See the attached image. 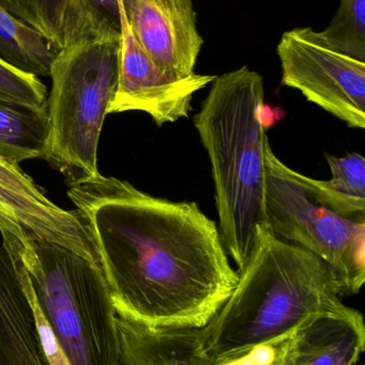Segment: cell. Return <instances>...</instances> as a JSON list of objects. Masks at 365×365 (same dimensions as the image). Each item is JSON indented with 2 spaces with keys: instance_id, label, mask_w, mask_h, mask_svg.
<instances>
[{
  "instance_id": "obj_1",
  "label": "cell",
  "mask_w": 365,
  "mask_h": 365,
  "mask_svg": "<svg viewBox=\"0 0 365 365\" xmlns=\"http://www.w3.org/2000/svg\"><path fill=\"white\" fill-rule=\"evenodd\" d=\"M119 317L156 329H203L237 285L218 225L195 202L154 197L99 175L69 185Z\"/></svg>"
},
{
  "instance_id": "obj_2",
  "label": "cell",
  "mask_w": 365,
  "mask_h": 365,
  "mask_svg": "<svg viewBox=\"0 0 365 365\" xmlns=\"http://www.w3.org/2000/svg\"><path fill=\"white\" fill-rule=\"evenodd\" d=\"M229 299L201 329L210 361L289 338L311 317L342 302L331 268L301 247L276 238L268 225Z\"/></svg>"
},
{
  "instance_id": "obj_3",
  "label": "cell",
  "mask_w": 365,
  "mask_h": 365,
  "mask_svg": "<svg viewBox=\"0 0 365 365\" xmlns=\"http://www.w3.org/2000/svg\"><path fill=\"white\" fill-rule=\"evenodd\" d=\"M0 234L19 264L49 365H119L117 313L101 266L26 231Z\"/></svg>"
},
{
  "instance_id": "obj_4",
  "label": "cell",
  "mask_w": 365,
  "mask_h": 365,
  "mask_svg": "<svg viewBox=\"0 0 365 365\" xmlns=\"http://www.w3.org/2000/svg\"><path fill=\"white\" fill-rule=\"evenodd\" d=\"M263 77L242 66L216 77L193 122L211 163L221 238L238 270L267 225Z\"/></svg>"
},
{
  "instance_id": "obj_5",
  "label": "cell",
  "mask_w": 365,
  "mask_h": 365,
  "mask_svg": "<svg viewBox=\"0 0 365 365\" xmlns=\"http://www.w3.org/2000/svg\"><path fill=\"white\" fill-rule=\"evenodd\" d=\"M121 36L86 38L58 51L47 96L44 158L68 185L94 179L98 148L119 81Z\"/></svg>"
},
{
  "instance_id": "obj_6",
  "label": "cell",
  "mask_w": 365,
  "mask_h": 365,
  "mask_svg": "<svg viewBox=\"0 0 365 365\" xmlns=\"http://www.w3.org/2000/svg\"><path fill=\"white\" fill-rule=\"evenodd\" d=\"M265 167L266 214L271 233L327 264L345 295L359 293L365 281V221L345 218L321 203L306 175L281 162L269 141Z\"/></svg>"
},
{
  "instance_id": "obj_7",
  "label": "cell",
  "mask_w": 365,
  "mask_h": 365,
  "mask_svg": "<svg viewBox=\"0 0 365 365\" xmlns=\"http://www.w3.org/2000/svg\"><path fill=\"white\" fill-rule=\"evenodd\" d=\"M282 83L344 121L365 128V61L334 48L321 32L296 28L278 46Z\"/></svg>"
},
{
  "instance_id": "obj_8",
  "label": "cell",
  "mask_w": 365,
  "mask_h": 365,
  "mask_svg": "<svg viewBox=\"0 0 365 365\" xmlns=\"http://www.w3.org/2000/svg\"><path fill=\"white\" fill-rule=\"evenodd\" d=\"M216 76L194 74L176 77L161 70L144 51L131 32L126 12L121 19L119 81L109 115L139 110L158 126L188 118L193 96Z\"/></svg>"
},
{
  "instance_id": "obj_9",
  "label": "cell",
  "mask_w": 365,
  "mask_h": 365,
  "mask_svg": "<svg viewBox=\"0 0 365 365\" xmlns=\"http://www.w3.org/2000/svg\"><path fill=\"white\" fill-rule=\"evenodd\" d=\"M126 21L150 59L167 74H194L203 38L192 0H130Z\"/></svg>"
},
{
  "instance_id": "obj_10",
  "label": "cell",
  "mask_w": 365,
  "mask_h": 365,
  "mask_svg": "<svg viewBox=\"0 0 365 365\" xmlns=\"http://www.w3.org/2000/svg\"><path fill=\"white\" fill-rule=\"evenodd\" d=\"M364 347V317L340 302L300 325L276 365H357Z\"/></svg>"
},
{
  "instance_id": "obj_11",
  "label": "cell",
  "mask_w": 365,
  "mask_h": 365,
  "mask_svg": "<svg viewBox=\"0 0 365 365\" xmlns=\"http://www.w3.org/2000/svg\"><path fill=\"white\" fill-rule=\"evenodd\" d=\"M0 365H49L15 257L0 247Z\"/></svg>"
},
{
  "instance_id": "obj_12",
  "label": "cell",
  "mask_w": 365,
  "mask_h": 365,
  "mask_svg": "<svg viewBox=\"0 0 365 365\" xmlns=\"http://www.w3.org/2000/svg\"><path fill=\"white\" fill-rule=\"evenodd\" d=\"M119 365H211L201 329H156L117 315Z\"/></svg>"
},
{
  "instance_id": "obj_13",
  "label": "cell",
  "mask_w": 365,
  "mask_h": 365,
  "mask_svg": "<svg viewBox=\"0 0 365 365\" xmlns=\"http://www.w3.org/2000/svg\"><path fill=\"white\" fill-rule=\"evenodd\" d=\"M0 4L41 32L58 51L96 38L84 0H0Z\"/></svg>"
},
{
  "instance_id": "obj_14",
  "label": "cell",
  "mask_w": 365,
  "mask_h": 365,
  "mask_svg": "<svg viewBox=\"0 0 365 365\" xmlns=\"http://www.w3.org/2000/svg\"><path fill=\"white\" fill-rule=\"evenodd\" d=\"M49 138L45 107L0 98V158L19 163L44 156Z\"/></svg>"
},
{
  "instance_id": "obj_15",
  "label": "cell",
  "mask_w": 365,
  "mask_h": 365,
  "mask_svg": "<svg viewBox=\"0 0 365 365\" xmlns=\"http://www.w3.org/2000/svg\"><path fill=\"white\" fill-rule=\"evenodd\" d=\"M331 179L319 181L306 177L317 200L336 214L365 221V160L361 154L326 155Z\"/></svg>"
},
{
  "instance_id": "obj_16",
  "label": "cell",
  "mask_w": 365,
  "mask_h": 365,
  "mask_svg": "<svg viewBox=\"0 0 365 365\" xmlns=\"http://www.w3.org/2000/svg\"><path fill=\"white\" fill-rule=\"evenodd\" d=\"M58 51L38 30L0 4V58L26 74L49 77Z\"/></svg>"
},
{
  "instance_id": "obj_17",
  "label": "cell",
  "mask_w": 365,
  "mask_h": 365,
  "mask_svg": "<svg viewBox=\"0 0 365 365\" xmlns=\"http://www.w3.org/2000/svg\"><path fill=\"white\" fill-rule=\"evenodd\" d=\"M321 34L334 48L365 61V0H342L334 21Z\"/></svg>"
},
{
  "instance_id": "obj_18",
  "label": "cell",
  "mask_w": 365,
  "mask_h": 365,
  "mask_svg": "<svg viewBox=\"0 0 365 365\" xmlns=\"http://www.w3.org/2000/svg\"><path fill=\"white\" fill-rule=\"evenodd\" d=\"M0 98L36 107L46 106V87L34 75L12 68L0 58Z\"/></svg>"
},
{
  "instance_id": "obj_19",
  "label": "cell",
  "mask_w": 365,
  "mask_h": 365,
  "mask_svg": "<svg viewBox=\"0 0 365 365\" xmlns=\"http://www.w3.org/2000/svg\"><path fill=\"white\" fill-rule=\"evenodd\" d=\"M94 34L99 36H121L124 0H84Z\"/></svg>"
},
{
  "instance_id": "obj_20",
  "label": "cell",
  "mask_w": 365,
  "mask_h": 365,
  "mask_svg": "<svg viewBox=\"0 0 365 365\" xmlns=\"http://www.w3.org/2000/svg\"><path fill=\"white\" fill-rule=\"evenodd\" d=\"M276 364H274V365H276Z\"/></svg>"
}]
</instances>
